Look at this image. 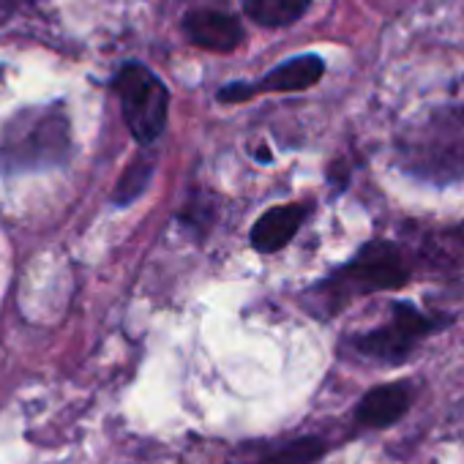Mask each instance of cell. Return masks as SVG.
<instances>
[{
  "label": "cell",
  "mask_w": 464,
  "mask_h": 464,
  "mask_svg": "<svg viewBox=\"0 0 464 464\" xmlns=\"http://www.w3.org/2000/svg\"><path fill=\"white\" fill-rule=\"evenodd\" d=\"M325 453H328V442L323 437H295L268 450L252 464H312V461H320Z\"/></svg>",
  "instance_id": "cell-11"
},
{
  "label": "cell",
  "mask_w": 464,
  "mask_h": 464,
  "mask_svg": "<svg viewBox=\"0 0 464 464\" xmlns=\"http://www.w3.org/2000/svg\"><path fill=\"white\" fill-rule=\"evenodd\" d=\"M412 396H415V391L407 380L374 385L361 396V401L355 407V423L366 426V429H388L407 415Z\"/></svg>",
  "instance_id": "cell-8"
},
{
  "label": "cell",
  "mask_w": 464,
  "mask_h": 464,
  "mask_svg": "<svg viewBox=\"0 0 464 464\" xmlns=\"http://www.w3.org/2000/svg\"><path fill=\"white\" fill-rule=\"evenodd\" d=\"M306 213H309V205L306 202H287V205L268 208L255 221V227L249 232L252 246L260 255H276V252H282L298 236L301 224L306 221Z\"/></svg>",
  "instance_id": "cell-9"
},
{
  "label": "cell",
  "mask_w": 464,
  "mask_h": 464,
  "mask_svg": "<svg viewBox=\"0 0 464 464\" xmlns=\"http://www.w3.org/2000/svg\"><path fill=\"white\" fill-rule=\"evenodd\" d=\"M323 74H325V61L314 53H304V55L282 61L260 80H252V82L241 80V82L221 85L216 93V102L241 104V102H252L266 93H301V91L314 88L323 80Z\"/></svg>",
  "instance_id": "cell-6"
},
{
  "label": "cell",
  "mask_w": 464,
  "mask_h": 464,
  "mask_svg": "<svg viewBox=\"0 0 464 464\" xmlns=\"http://www.w3.org/2000/svg\"><path fill=\"white\" fill-rule=\"evenodd\" d=\"M448 323H450L448 317L426 314L418 306L399 301V304H391V317L382 325L353 336L350 350L358 358L380 363V366H401L404 361H410V355L418 350V344L426 336L437 334Z\"/></svg>",
  "instance_id": "cell-4"
},
{
  "label": "cell",
  "mask_w": 464,
  "mask_h": 464,
  "mask_svg": "<svg viewBox=\"0 0 464 464\" xmlns=\"http://www.w3.org/2000/svg\"><path fill=\"white\" fill-rule=\"evenodd\" d=\"M396 167L429 186L464 180V104H440L407 121L393 140Z\"/></svg>",
  "instance_id": "cell-1"
},
{
  "label": "cell",
  "mask_w": 464,
  "mask_h": 464,
  "mask_svg": "<svg viewBox=\"0 0 464 464\" xmlns=\"http://www.w3.org/2000/svg\"><path fill=\"white\" fill-rule=\"evenodd\" d=\"M150 178H153V159H150V156L134 159V161L129 164V169H126V172L121 175V180H118V188H115V194H112L115 205H131V202L148 188Z\"/></svg>",
  "instance_id": "cell-12"
},
{
  "label": "cell",
  "mask_w": 464,
  "mask_h": 464,
  "mask_svg": "<svg viewBox=\"0 0 464 464\" xmlns=\"http://www.w3.org/2000/svg\"><path fill=\"white\" fill-rule=\"evenodd\" d=\"M112 88L118 93L121 112L131 137L142 148L153 145L164 134L169 118V91L161 77H156L142 63H126L118 69Z\"/></svg>",
  "instance_id": "cell-5"
},
{
  "label": "cell",
  "mask_w": 464,
  "mask_h": 464,
  "mask_svg": "<svg viewBox=\"0 0 464 464\" xmlns=\"http://www.w3.org/2000/svg\"><path fill=\"white\" fill-rule=\"evenodd\" d=\"M72 126L63 107H31L0 134V172H34L69 161Z\"/></svg>",
  "instance_id": "cell-3"
},
{
  "label": "cell",
  "mask_w": 464,
  "mask_h": 464,
  "mask_svg": "<svg viewBox=\"0 0 464 464\" xmlns=\"http://www.w3.org/2000/svg\"><path fill=\"white\" fill-rule=\"evenodd\" d=\"M410 276V263L396 244L369 241L342 268H336L334 274L309 287L306 312H312L320 320L336 317L358 298L404 287Z\"/></svg>",
  "instance_id": "cell-2"
},
{
  "label": "cell",
  "mask_w": 464,
  "mask_h": 464,
  "mask_svg": "<svg viewBox=\"0 0 464 464\" xmlns=\"http://www.w3.org/2000/svg\"><path fill=\"white\" fill-rule=\"evenodd\" d=\"M180 28L194 47L208 53H232L246 39L241 20L221 9H191L183 14Z\"/></svg>",
  "instance_id": "cell-7"
},
{
  "label": "cell",
  "mask_w": 464,
  "mask_h": 464,
  "mask_svg": "<svg viewBox=\"0 0 464 464\" xmlns=\"http://www.w3.org/2000/svg\"><path fill=\"white\" fill-rule=\"evenodd\" d=\"M246 17L263 28H290L312 6V0H241Z\"/></svg>",
  "instance_id": "cell-10"
}]
</instances>
